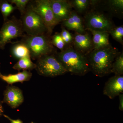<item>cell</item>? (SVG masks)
<instances>
[{
	"label": "cell",
	"instance_id": "3",
	"mask_svg": "<svg viewBox=\"0 0 123 123\" xmlns=\"http://www.w3.org/2000/svg\"><path fill=\"white\" fill-rule=\"evenodd\" d=\"M21 43L26 46L31 58L38 60L45 55H50L53 47L50 40L45 34L36 36L24 35Z\"/></svg>",
	"mask_w": 123,
	"mask_h": 123
},
{
	"label": "cell",
	"instance_id": "1",
	"mask_svg": "<svg viewBox=\"0 0 123 123\" xmlns=\"http://www.w3.org/2000/svg\"><path fill=\"white\" fill-rule=\"evenodd\" d=\"M120 53L111 44L100 49H93L86 56L90 69L98 77H103L111 73L112 64Z\"/></svg>",
	"mask_w": 123,
	"mask_h": 123
},
{
	"label": "cell",
	"instance_id": "12",
	"mask_svg": "<svg viewBox=\"0 0 123 123\" xmlns=\"http://www.w3.org/2000/svg\"><path fill=\"white\" fill-rule=\"evenodd\" d=\"M73 42L75 50L84 55L93 49L92 39L89 34L76 33L73 36Z\"/></svg>",
	"mask_w": 123,
	"mask_h": 123
},
{
	"label": "cell",
	"instance_id": "14",
	"mask_svg": "<svg viewBox=\"0 0 123 123\" xmlns=\"http://www.w3.org/2000/svg\"><path fill=\"white\" fill-rule=\"evenodd\" d=\"M92 35V42L93 49H98L110 45L109 42V33L88 29Z\"/></svg>",
	"mask_w": 123,
	"mask_h": 123
},
{
	"label": "cell",
	"instance_id": "23",
	"mask_svg": "<svg viewBox=\"0 0 123 123\" xmlns=\"http://www.w3.org/2000/svg\"><path fill=\"white\" fill-rule=\"evenodd\" d=\"M52 44L59 49L61 51L64 50L66 45L62 38L60 33H56L52 36L51 40Z\"/></svg>",
	"mask_w": 123,
	"mask_h": 123
},
{
	"label": "cell",
	"instance_id": "8",
	"mask_svg": "<svg viewBox=\"0 0 123 123\" xmlns=\"http://www.w3.org/2000/svg\"><path fill=\"white\" fill-rule=\"evenodd\" d=\"M85 22L86 29L109 32L114 26L109 18L99 12L91 11L86 14Z\"/></svg>",
	"mask_w": 123,
	"mask_h": 123
},
{
	"label": "cell",
	"instance_id": "13",
	"mask_svg": "<svg viewBox=\"0 0 123 123\" xmlns=\"http://www.w3.org/2000/svg\"><path fill=\"white\" fill-rule=\"evenodd\" d=\"M63 24L68 30L75 31L79 34L86 33L82 20L75 11H72L69 17L63 22Z\"/></svg>",
	"mask_w": 123,
	"mask_h": 123
},
{
	"label": "cell",
	"instance_id": "31",
	"mask_svg": "<svg viewBox=\"0 0 123 123\" xmlns=\"http://www.w3.org/2000/svg\"><path fill=\"white\" fill-rule=\"evenodd\" d=\"M31 123H33V122H31Z\"/></svg>",
	"mask_w": 123,
	"mask_h": 123
},
{
	"label": "cell",
	"instance_id": "6",
	"mask_svg": "<svg viewBox=\"0 0 123 123\" xmlns=\"http://www.w3.org/2000/svg\"><path fill=\"white\" fill-rule=\"evenodd\" d=\"M23 32L21 20L14 17L5 21L0 30V49H4L6 45L10 43L12 40L23 37Z\"/></svg>",
	"mask_w": 123,
	"mask_h": 123
},
{
	"label": "cell",
	"instance_id": "27",
	"mask_svg": "<svg viewBox=\"0 0 123 123\" xmlns=\"http://www.w3.org/2000/svg\"><path fill=\"white\" fill-rule=\"evenodd\" d=\"M4 116L5 117L7 118L9 120L11 123H23L22 121L21 120H13L11 119V118H10L9 116H7L6 115H4Z\"/></svg>",
	"mask_w": 123,
	"mask_h": 123
},
{
	"label": "cell",
	"instance_id": "22",
	"mask_svg": "<svg viewBox=\"0 0 123 123\" xmlns=\"http://www.w3.org/2000/svg\"><path fill=\"white\" fill-rule=\"evenodd\" d=\"M112 37L119 43L123 44V26H120L114 27L109 31Z\"/></svg>",
	"mask_w": 123,
	"mask_h": 123
},
{
	"label": "cell",
	"instance_id": "4",
	"mask_svg": "<svg viewBox=\"0 0 123 123\" xmlns=\"http://www.w3.org/2000/svg\"><path fill=\"white\" fill-rule=\"evenodd\" d=\"M22 23L24 31L27 35L36 36L45 34L47 30L38 14L32 10L31 5L21 14Z\"/></svg>",
	"mask_w": 123,
	"mask_h": 123
},
{
	"label": "cell",
	"instance_id": "26",
	"mask_svg": "<svg viewBox=\"0 0 123 123\" xmlns=\"http://www.w3.org/2000/svg\"><path fill=\"white\" fill-rule=\"evenodd\" d=\"M119 97V109L121 111H123V94H120Z\"/></svg>",
	"mask_w": 123,
	"mask_h": 123
},
{
	"label": "cell",
	"instance_id": "21",
	"mask_svg": "<svg viewBox=\"0 0 123 123\" xmlns=\"http://www.w3.org/2000/svg\"><path fill=\"white\" fill-rule=\"evenodd\" d=\"M108 7L111 11L115 13H123V0H110L107 1Z\"/></svg>",
	"mask_w": 123,
	"mask_h": 123
},
{
	"label": "cell",
	"instance_id": "29",
	"mask_svg": "<svg viewBox=\"0 0 123 123\" xmlns=\"http://www.w3.org/2000/svg\"><path fill=\"white\" fill-rule=\"evenodd\" d=\"M1 74L0 72V76H1Z\"/></svg>",
	"mask_w": 123,
	"mask_h": 123
},
{
	"label": "cell",
	"instance_id": "11",
	"mask_svg": "<svg viewBox=\"0 0 123 123\" xmlns=\"http://www.w3.org/2000/svg\"><path fill=\"white\" fill-rule=\"evenodd\" d=\"M24 98L22 91L14 86H8L4 92L3 102L12 108H15L23 103Z\"/></svg>",
	"mask_w": 123,
	"mask_h": 123
},
{
	"label": "cell",
	"instance_id": "2",
	"mask_svg": "<svg viewBox=\"0 0 123 123\" xmlns=\"http://www.w3.org/2000/svg\"><path fill=\"white\" fill-rule=\"evenodd\" d=\"M67 70L78 76H84L90 70L86 55L73 48L64 49L55 56Z\"/></svg>",
	"mask_w": 123,
	"mask_h": 123
},
{
	"label": "cell",
	"instance_id": "28",
	"mask_svg": "<svg viewBox=\"0 0 123 123\" xmlns=\"http://www.w3.org/2000/svg\"><path fill=\"white\" fill-rule=\"evenodd\" d=\"M4 113V110L2 106V102L0 101V117L2 116Z\"/></svg>",
	"mask_w": 123,
	"mask_h": 123
},
{
	"label": "cell",
	"instance_id": "24",
	"mask_svg": "<svg viewBox=\"0 0 123 123\" xmlns=\"http://www.w3.org/2000/svg\"><path fill=\"white\" fill-rule=\"evenodd\" d=\"M8 1L11 4H14L16 5V8L19 10L22 14L25 10L27 5L30 1L29 0H10Z\"/></svg>",
	"mask_w": 123,
	"mask_h": 123
},
{
	"label": "cell",
	"instance_id": "9",
	"mask_svg": "<svg viewBox=\"0 0 123 123\" xmlns=\"http://www.w3.org/2000/svg\"><path fill=\"white\" fill-rule=\"evenodd\" d=\"M55 18L59 23L64 21L69 17L72 11L69 1L65 0H49Z\"/></svg>",
	"mask_w": 123,
	"mask_h": 123
},
{
	"label": "cell",
	"instance_id": "19",
	"mask_svg": "<svg viewBox=\"0 0 123 123\" xmlns=\"http://www.w3.org/2000/svg\"><path fill=\"white\" fill-rule=\"evenodd\" d=\"M16 9V7H13L7 1L1 0L0 4V10L4 18V22L8 20V17Z\"/></svg>",
	"mask_w": 123,
	"mask_h": 123
},
{
	"label": "cell",
	"instance_id": "10",
	"mask_svg": "<svg viewBox=\"0 0 123 123\" xmlns=\"http://www.w3.org/2000/svg\"><path fill=\"white\" fill-rule=\"evenodd\" d=\"M123 76H116L110 78L105 84L103 94L111 99L123 93Z\"/></svg>",
	"mask_w": 123,
	"mask_h": 123
},
{
	"label": "cell",
	"instance_id": "18",
	"mask_svg": "<svg viewBox=\"0 0 123 123\" xmlns=\"http://www.w3.org/2000/svg\"><path fill=\"white\" fill-rule=\"evenodd\" d=\"M113 73L116 76L123 75V53H120L115 59L112 64L111 73Z\"/></svg>",
	"mask_w": 123,
	"mask_h": 123
},
{
	"label": "cell",
	"instance_id": "5",
	"mask_svg": "<svg viewBox=\"0 0 123 123\" xmlns=\"http://www.w3.org/2000/svg\"><path fill=\"white\" fill-rule=\"evenodd\" d=\"M35 69L40 75L55 77L68 73L62 65L53 55L42 56L38 59Z\"/></svg>",
	"mask_w": 123,
	"mask_h": 123
},
{
	"label": "cell",
	"instance_id": "25",
	"mask_svg": "<svg viewBox=\"0 0 123 123\" xmlns=\"http://www.w3.org/2000/svg\"><path fill=\"white\" fill-rule=\"evenodd\" d=\"M61 35L65 44H68L73 42V36L65 28H62Z\"/></svg>",
	"mask_w": 123,
	"mask_h": 123
},
{
	"label": "cell",
	"instance_id": "30",
	"mask_svg": "<svg viewBox=\"0 0 123 123\" xmlns=\"http://www.w3.org/2000/svg\"><path fill=\"white\" fill-rule=\"evenodd\" d=\"M1 1V0H0V4Z\"/></svg>",
	"mask_w": 123,
	"mask_h": 123
},
{
	"label": "cell",
	"instance_id": "16",
	"mask_svg": "<svg viewBox=\"0 0 123 123\" xmlns=\"http://www.w3.org/2000/svg\"><path fill=\"white\" fill-rule=\"evenodd\" d=\"M36 64L31 61L30 55L21 58L13 67L15 70H32L36 68Z\"/></svg>",
	"mask_w": 123,
	"mask_h": 123
},
{
	"label": "cell",
	"instance_id": "20",
	"mask_svg": "<svg viewBox=\"0 0 123 123\" xmlns=\"http://www.w3.org/2000/svg\"><path fill=\"white\" fill-rule=\"evenodd\" d=\"M69 2L76 12L79 13L83 12L86 11L90 3V1L88 0H73Z\"/></svg>",
	"mask_w": 123,
	"mask_h": 123
},
{
	"label": "cell",
	"instance_id": "7",
	"mask_svg": "<svg viewBox=\"0 0 123 123\" xmlns=\"http://www.w3.org/2000/svg\"><path fill=\"white\" fill-rule=\"evenodd\" d=\"M30 5L32 10L40 16L47 30L48 34L50 35L55 27L59 23L55 18L49 0H37L35 1L34 5Z\"/></svg>",
	"mask_w": 123,
	"mask_h": 123
},
{
	"label": "cell",
	"instance_id": "15",
	"mask_svg": "<svg viewBox=\"0 0 123 123\" xmlns=\"http://www.w3.org/2000/svg\"><path fill=\"white\" fill-rule=\"evenodd\" d=\"M32 74L30 71L23 70L14 74L4 75L1 74L0 78L7 84L12 85L16 82L23 83L24 81H29L32 77Z\"/></svg>",
	"mask_w": 123,
	"mask_h": 123
},
{
	"label": "cell",
	"instance_id": "17",
	"mask_svg": "<svg viewBox=\"0 0 123 123\" xmlns=\"http://www.w3.org/2000/svg\"><path fill=\"white\" fill-rule=\"evenodd\" d=\"M11 54L14 58L18 60L30 55V52L27 47L24 43L20 42L13 46L11 50Z\"/></svg>",
	"mask_w": 123,
	"mask_h": 123
}]
</instances>
